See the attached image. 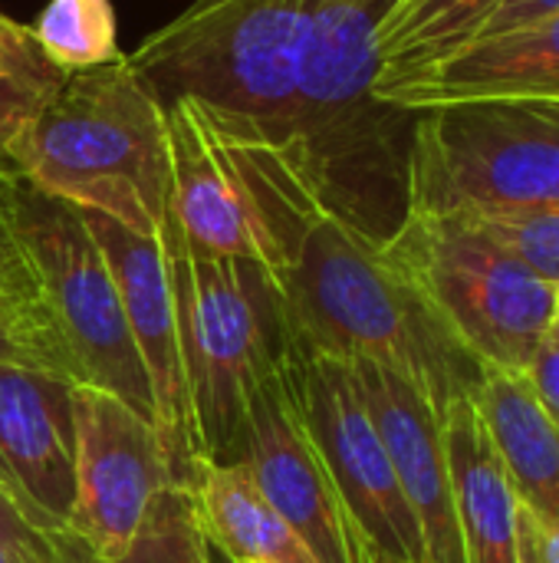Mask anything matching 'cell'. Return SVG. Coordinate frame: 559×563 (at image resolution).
Returning <instances> with one entry per match:
<instances>
[{"label": "cell", "instance_id": "obj_26", "mask_svg": "<svg viewBox=\"0 0 559 563\" xmlns=\"http://www.w3.org/2000/svg\"><path fill=\"white\" fill-rule=\"evenodd\" d=\"M43 99L33 96V92H26L23 86H16L10 79H0V178L16 175L13 172V162H10V152H13L16 135L23 132L26 119L33 115V109Z\"/></svg>", "mask_w": 559, "mask_h": 563}, {"label": "cell", "instance_id": "obj_12", "mask_svg": "<svg viewBox=\"0 0 559 563\" xmlns=\"http://www.w3.org/2000/svg\"><path fill=\"white\" fill-rule=\"evenodd\" d=\"M79 211L119 287L128 330L135 336V346L142 353L152 383L155 429L165 442L175 478L185 485L194 462V449L188 429V389H185V366H181L178 310H175L171 271L161 238L135 234L99 211H86V208Z\"/></svg>", "mask_w": 559, "mask_h": 563}, {"label": "cell", "instance_id": "obj_31", "mask_svg": "<svg viewBox=\"0 0 559 563\" xmlns=\"http://www.w3.org/2000/svg\"><path fill=\"white\" fill-rule=\"evenodd\" d=\"M356 563H405V561H395V558L379 554L376 548H369V544L356 534Z\"/></svg>", "mask_w": 559, "mask_h": 563}, {"label": "cell", "instance_id": "obj_32", "mask_svg": "<svg viewBox=\"0 0 559 563\" xmlns=\"http://www.w3.org/2000/svg\"><path fill=\"white\" fill-rule=\"evenodd\" d=\"M0 563H40V561H33L26 551H20L16 544H10V541H3V538H0Z\"/></svg>", "mask_w": 559, "mask_h": 563}, {"label": "cell", "instance_id": "obj_27", "mask_svg": "<svg viewBox=\"0 0 559 563\" xmlns=\"http://www.w3.org/2000/svg\"><path fill=\"white\" fill-rule=\"evenodd\" d=\"M517 558L521 563H559V521L540 518L517 501Z\"/></svg>", "mask_w": 559, "mask_h": 563}, {"label": "cell", "instance_id": "obj_4", "mask_svg": "<svg viewBox=\"0 0 559 563\" xmlns=\"http://www.w3.org/2000/svg\"><path fill=\"white\" fill-rule=\"evenodd\" d=\"M313 0H217L155 30L132 66L161 102L188 96L280 142L293 119Z\"/></svg>", "mask_w": 559, "mask_h": 563}, {"label": "cell", "instance_id": "obj_13", "mask_svg": "<svg viewBox=\"0 0 559 563\" xmlns=\"http://www.w3.org/2000/svg\"><path fill=\"white\" fill-rule=\"evenodd\" d=\"M72 452V379L0 363V485L56 541H69Z\"/></svg>", "mask_w": 559, "mask_h": 563}, {"label": "cell", "instance_id": "obj_6", "mask_svg": "<svg viewBox=\"0 0 559 563\" xmlns=\"http://www.w3.org/2000/svg\"><path fill=\"white\" fill-rule=\"evenodd\" d=\"M559 205V102L488 99L415 112L409 211L488 214Z\"/></svg>", "mask_w": 559, "mask_h": 563}, {"label": "cell", "instance_id": "obj_11", "mask_svg": "<svg viewBox=\"0 0 559 563\" xmlns=\"http://www.w3.org/2000/svg\"><path fill=\"white\" fill-rule=\"evenodd\" d=\"M168 211L201 257H241L280 271L283 257L254 195L201 102L168 99Z\"/></svg>", "mask_w": 559, "mask_h": 563}, {"label": "cell", "instance_id": "obj_17", "mask_svg": "<svg viewBox=\"0 0 559 563\" xmlns=\"http://www.w3.org/2000/svg\"><path fill=\"white\" fill-rule=\"evenodd\" d=\"M474 406L514 498L540 518L559 521V426L537 399L527 373L484 369Z\"/></svg>", "mask_w": 559, "mask_h": 563}, {"label": "cell", "instance_id": "obj_16", "mask_svg": "<svg viewBox=\"0 0 559 563\" xmlns=\"http://www.w3.org/2000/svg\"><path fill=\"white\" fill-rule=\"evenodd\" d=\"M441 429L458 501L465 563H521L514 525L517 498L474 399H458Z\"/></svg>", "mask_w": 559, "mask_h": 563}, {"label": "cell", "instance_id": "obj_33", "mask_svg": "<svg viewBox=\"0 0 559 563\" xmlns=\"http://www.w3.org/2000/svg\"><path fill=\"white\" fill-rule=\"evenodd\" d=\"M208 551H211V563H234L231 558H227V554H224V551H217L211 541H208Z\"/></svg>", "mask_w": 559, "mask_h": 563}, {"label": "cell", "instance_id": "obj_22", "mask_svg": "<svg viewBox=\"0 0 559 563\" xmlns=\"http://www.w3.org/2000/svg\"><path fill=\"white\" fill-rule=\"evenodd\" d=\"M0 363L59 373L76 383L72 360L40 290L0 297Z\"/></svg>", "mask_w": 559, "mask_h": 563}, {"label": "cell", "instance_id": "obj_2", "mask_svg": "<svg viewBox=\"0 0 559 563\" xmlns=\"http://www.w3.org/2000/svg\"><path fill=\"white\" fill-rule=\"evenodd\" d=\"M33 188L158 234L168 211V106L128 53L66 73L33 109L10 152Z\"/></svg>", "mask_w": 559, "mask_h": 563}, {"label": "cell", "instance_id": "obj_5", "mask_svg": "<svg viewBox=\"0 0 559 563\" xmlns=\"http://www.w3.org/2000/svg\"><path fill=\"white\" fill-rule=\"evenodd\" d=\"M382 254L484 369L527 373L557 320L559 287L465 214L409 211Z\"/></svg>", "mask_w": 559, "mask_h": 563}, {"label": "cell", "instance_id": "obj_30", "mask_svg": "<svg viewBox=\"0 0 559 563\" xmlns=\"http://www.w3.org/2000/svg\"><path fill=\"white\" fill-rule=\"evenodd\" d=\"M559 0H501L488 20L478 26V33L471 40H481V36H491V33H504V30H514L521 23H530V20H540L547 13H557ZM468 40V43H471ZM461 49V46H458Z\"/></svg>", "mask_w": 559, "mask_h": 563}, {"label": "cell", "instance_id": "obj_23", "mask_svg": "<svg viewBox=\"0 0 559 563\" xmlns=\"http://www.w3.org/2000/svg\"><path fill=\"white\" fill-rule=\"evenodd\" d=\"M507 254H514L530 274L559 287V205L465 214Z\"/></svg>", "mask_w": 559, "mask_h": 563}, {"label": "cell", "instance_id": "obj_21", "mask_svg": "<svg viewBox=\"0 0 559 563\" xmlns=\"http://www.w3.org/2000/svg\"><path fill=\"white\" fill-rule=\"evenodd\" d=\"M115 563H211L188 485H168L152 505L132 551Z\"/></svg>", "mask_w": 559, "mask_h": 563}, {"label": "cell", "instance_id": "obj_34", "mask_svg": "<svg viewBox=\"0 0 559 563\" xmlns=\"http://www.w3.org/2000/svg\"><path fill=\"white\" fill-rule=\"evenodd\" d=\"M547 336H550V340H557V343H559V317L554 320V327H550V333H547Z\"/></svg>", "mask_w": 559, "mask_h": 563}, {"label": "cell", "instance_id": "obj_9", "mask_svg": "<svg viewBox=\"0 0 559 563\" xmlns=\"http://www.w3.org/2000/svg\"><path fill=\"white\" fill-rule=\"evenodd\" d=\"M72 508L66 531L92 563L122 561L158 495L175 485L165 442L119 396L72 383Z\"/></svg>", "mask_w": 559, "mask_h": 563}, {"label": "cell", "instance_id": "obj_8", "mask_svg": "<svg viewBox=\"0 0 559 563\" xmlns=\"http://www.w3.org/2000/svg\"><path fill=\"white\" fill-rule=\"evenodd\" d=\"M283 376L356 534L385 558L428 563L422 528L399 488L353 363L323 356L293 333Z\"/></svg>", "mask_w": 559, "mask_h": 563}, {"label": "cell", "instance_id": "obj_15", "mask_svg": "<svg viewBox=\"0 0 559 563\" xmlns=\"http://www.w3.org/2000/svg\"><path fill=\"white\" fill-rule=\"evenodd\" d=\"M353 369L392 459L399 488L422 528L428 563H465L441 419L402 376L376 363H353Z\"/></svg>", "mask_w": 559, "mask_h": 563}, {"label": "cell", "instance_id": "obj_20", "mask_svg": "<svg viewBox=\"0 0 559 563\" xmlns=\"http://www.w3.org/2000/svg\"><path fill=\"white\" fill-rule=\"evenodd\" d=\"M40 53L59 69H92L125 56L112 0H49L30 26Z\"/></svg>", "mask_w": 559, "mask_h": 563}, {"label": "cell", "instance_id": "obj_1", "mask_svg": "<svg viewBox=\"0 0 559 563\" xmlns=\"http://www.w3.org/2000/svg\"><path fill=\"white\" fill-rule=\"evenodd\" d=\"M389 0H313L300 86L277 142L316 201L376 244L409 218L415 112L376 96V23Z\"/></svg>", "mask_w": 559, "mask_h": 563}, {"label": "cell", "instance_id": "obj_28", "mask_svg": "<svg viewBox=\"0 0 559 563\" xmlns=\"http://www.w3.org/2000/svg\"><path fill=\"white\" fill-rule=\"evenodd\" d=\"M0 185H3V178H0ZM36 290H40V284L33 277V267L13 241L7 214H3V201H0V297L36 294Z\"/></svg>", "mask_w": 559, "mask_h": 563}, {"label": "cell", "instance_id": "obj_24", "mask_svg": "<svg viewBox=\"0 0 559 563\" xmlns=\"http://www.w3.org/2000/svg\"><path fill=\"white\" fill-rule=\"evenodd\" d=\"M66 73H59L36 46L33 30L10 20L0 10V79H10L16 86H23L26 92L46 99Z\"/></svg>", "mask_w": 559, "mask_h": 563}, {"label": "cell", "instance_id": "obj_29", "mask_svg": "<svg viewBox=\"0 0 559 563\" xmlns=\"http://www.w3.org/2000/svg\"><path fill=\"white\" fill-rule=\"evenodd\" d=\"M527 379L537 393V399L544 402V409L550 412V419L559 426V343L557 340H544L540 350L534 353L530 366H527Z\"/></svg>", "mask_w": 559, "mask_h": 563}, {"label": "cell", "instance_id": "obj_19", "mask_svg": "<svg viewBox=\"0 0 559 563\" xmlns=\"http://www.w3.org/2000/svg\"><path fill=\"white\" fill-rule=\"evenodd\" d=\"M501 0H389L376 23L379 76H412L465 46Z\"/></svg>", "mask_w": 559, "mask_h": 563}, {"label": "cell", "instance_id": "obj_36", "mask_svg": "<svg viewBox=\"0 0 559 563\" xmlns=\"http://www.w3.org/2000/svg\"><path fill=\"white\" fill-rule=\"evenodd\" d=\"M557 317H559V300H557Z\"/></svg>", "mask_w": 559, "mask_h": 563}, {"label": "cell", "instance_id": "obj_18", "mask_svg": "<svg viewBox=\"0 0 559 563\" xmlns=\"http://www.w3.org/2000/svg\"><path fill=\"white\" fill-rule=\"evenodd\" d=\"M185 485L204 538L234 563H320L241 462L194 459Z\"/></svg>", "mask_w": 559, "mask_h": 563}, {"label": "cell", "instance_id": "obj_3", "mask_svg": "<svg viewBox=\"0 0 559 563\" xmlns=\"http://www.w3.org/2000/svg\"><path fill=\"white\" fill-rule=\"evenodd\" d=\"M158 238L178 310L191 449L194 459L221 462L260 386L283 369L293 323L270 267L194 254L171 211H165Z\"/></svg>", "mask_w": 559, "mask_h": 563}, {"label": "cell", "instance_id": "obj_25", "mask_svg": "<svg viewBox=\"0 0 559 563\" xmlns=\"http://www.w3.org/2000/svg\"><path fill=\"white\" fill-rule=\"evenodd\" d=\"M0 538L16 544L20 551H26L33 561L40 563H92L72 538L69 541H56V538L43 534L23 515V508L10 498V492L3 485H0Z\"/></svg>", "mask_w": 559, "mask_h": 563}, {"label": "cell", "instance_id": "obj_35", "mask_svg": "<svg viewBox=\"0 0 559 563\" xmlns=\"http://www.w3.org/2000/svg\"><path fill=\"white\" fill-rule=\"evenodd\" d=\"M204 3H217V0H194V7H204Z\"/></svg>", "mask_w": 559, "mask_h": 563}, {"label": "cell", "instance_id": "obj_7", "mask_svg": "<svg viewBox=\"0 0 559 563\" xmlns=\"http://www.w3.org/2000/svg\"><path fill=\"white\" fill-rule=\"evenodd\" d=\"M10 234L33 267L43 303L72 360L76 383L99 386L155 422V396L112 271L82 211L20 175L0 185Z\"/></svg>", "mask_w": 559, "mask_h": 563}, {"label": "cell", "instance_id": "obj_10", "mask_svg": "<svg viewBox=\"0 0 559 563\" xmlns=\"http://www.w3.org/2000/svg\"><path fill=\"white\" fill-rule=\"evenodd\" d=\"M221 462H241L320 563H356V528L293 406L283 369L260 386Z\"/></svg>", "mask_w": 559, "mask_h": 563}, {"label": "cell", "instance_id": "obj_14", "mask_svg": "<svg viewBox=\"0 0 559 563\" xmlns=\"http://www.w3.org/2000/svg\"><path fill=\"white\" fill-rule=\"evenodd\" d=\"M372 89L382 102L405 112L488 99L559 102V10L471 40L445 59Z\"/></svg>", "mask_w": 559, "mask_h": 563}]
</instances>
